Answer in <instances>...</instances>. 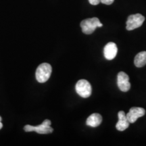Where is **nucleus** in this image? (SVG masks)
Listing matches in <instances>:
<instances>
[{"mask_svg":"<svg viewBox=\"0 0 146 146\" xmlns=\"http://www.w3.org/2000/svg\"><path fill=\"white\" fill-rule=\"evenodd\" d=\"M52 72V68L48 63H43L36 70V79L39 83H43L48 81Z\"/></svg>","mask_w":146,"mask_h":146,"instance_id":"f03ea898","label":"nucleus"},{"mask_svg":"<svg viewBox=\"0 0 146 146\" xmlns=\"http://www.w3.org/2000/svg\"><path fill=\"white\" fill-rule=\"evenodd\" d=\"M2 127H3V125L2 123H1V116H0V129H2Z\"/></svg>","mask_w":146,"mask_h":146,"instance_id":"4468645a","label":"nucleus"},{"mask_svg":"<svg viewBox=\"0 0 146 146\" xmlns=\"http://www.w3.org/2000/svg\"><path fill=\"white\" fill-rule=\"evenodd\" d=\"M89 1L91 5H98L100 2H101V0H89Z\"/></svg>","mask_w":146,"mask_h":146,"instance_id":"ddd939ff","label":"nucleus"},{"mask_svg":"<svg viewBox=\"0 0 146 146\" xmlns=\"http://www.w3.org/2000/svg\"><path fill=\"white\" fill-rule=\"evenodd\" d=\"M134 64L135 66L141 68L146 64V52H141L138 53L135 57Z\"/></svg>","mask_w":146,"mask_h":146,"instance_id":"9b49d317","label":"nucleus"},{"mask_svg":"<svg viewBox=\"0 0 146 146\" xmlns=\"http://www.w3.org/2000/svg\"><path fill=\"white\" fill-rule=\"evenodd\" d=\"M118 121L116 125V128L118 131H123L129 127L130 123L128 120L127 116L124 111H119L118 113Z\"/></svg>","mask_w":146,"mask_h":146,"instance_id":"1a4fd4ad","label":"nucleus"},{"mask_svg":"<svg viewBox=\"0 0 146 146\" xmlns=\"http://www.w3.org/2000/svg\"><path fill=\"white\" fill-rule=\"evenodd\" d=\"M114 0H101V2L106 5H110L114 2Z\"/></svg>","mask_w":146,"mask_h":146,"instance_id":"f8f14e48","label":"nucleus"},{"mask_svg":"<svg viewBox=\"0 0 146 146\" xmlns=\"http://www.w3.org/2000/svg\"><path fill=\"white\" fill-rule=\"evenodd\" d=\"M145 114V109L139 107H133L129 110V112L126 115L130 123H134L139 118L142 117Z\"/></svg>","mask_w":146,"mask_h":146,"instance_id":"0eeeda50","label":"nucleus"},{"mask_svg":"<svg viewBox=\"0 0 146 146\" xmlns=\"http://www.w3.org/2000/svg\"><path fill=\"white\" fill-rule=\"evenodd\" d=\"M24 130L26 132H35L39 133V134H48V133H52L54 131L52 127H51V121L50 120H45L41 125L36 126L31 125H26L24 127Z\"/></svg>","mask_w":146,"mask_h":146,"instance_id":"7ed1b4c3","label":"nucleus"},{"mask_svg":"<svg viewBox=\"0 0 146 146\" xmlns=\"http://www.w3.org/2000/svg\"><path fill=\"white\" fill-rule=\"evenodd\" d=\"M102 122V116L98 113H94L89 116L87 119L86 125L91 127H98Z\"/></svg>","mask_w":146,"mask_h":146,"instance_id":"9d476101","label":"nucleus"},{"mask_svg":"<svg viewBox=\"0 0 146 146\" xmlns=\"http://www.w3.org/2000/svg\"><path fill=\"white\" fill-rule=\"evenodd\" d=\"M102 27H103V24L101 23L99 18L96 17L87 18L81 23L82 31L86 35L92 34L97 28Z\"/></svg>","mask_w":146,"mask_h":146,"instance_id":"f257e3e1","label":"nucleus"},{"mask_svg":"<svg viewBox=\"0 0 146 146\" xmlns=\"http://www.w3.org/2000/svg\"><path fill=\"white\" fill-rule=\"evenodd\" d=\"M118 52V48L116 44L114 42H109L106 45L104 48V55L106 59L112 60L114 59Z\"/></svg>","mask_w":146,"mask_h":146,"instance_id":"6e6552de","label":"nucleus"},{"mask_svg":"<svg viewBox=\"0 0 146 146\" xmlns=\"http://www.w3.org/2000/svg\"><path fill=\"white\" fill-rule=\"evenodd\" d=\"M144 21H145V17L140 14L130 15L127 18L126 29L128 31H133L137 29L143 25Z\"/></svg>","mask_w":146,"mask_h":146,"instance_id":"39448f33","label":"nucleus"},{"mask_svg":"<svg viewBox=\"0 0 146 146\" xmlns=\"http://www.w3.org/2000/svg\"><path fill=\"white\" fill-rule=\"evenodd\" d=\"M117 85L120 91L127 92L131 88L129 76L124 72H118L117 76Z\"/></svg>","mask_w":146,"mask_h":146,"instance_id":"423d86ee","label":"nucleus"},{"mask_svg":"<svg viewBox=\"0 0 146 146\" xmlns=\"http://www.w3.org/2000/svg\"><path fill=\"white\" fill-rule=\"evenodd\" d=\"M75 89L76 93L83 98H89L92 93L91 84L85 79L79 80L76 84Z\"/></svg>","mask_w":146,"mask_h":146,"instance_id":"20e7f679","label":"nucleus"}]
</instances>
